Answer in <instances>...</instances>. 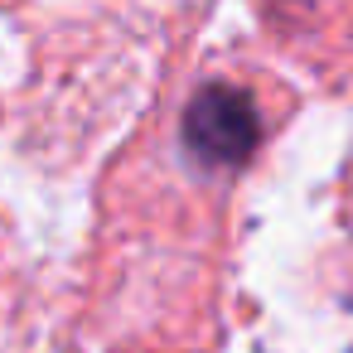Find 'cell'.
Here are the masks:
<instances>
[{"label":"cell","instance_id":"obj_1","mask_svg":"<svg viewBox=\"0 0 353 353\" xmlns=\"http://www.w3.org/2000/svg\"><path fill=\"white\" fill-rule=\"evenodd\" d=\"M271 131V107H261L256 88L218 78L203 83L184 112V150L208 174L242 170Z\"/></svg>","mask_w":353,"mask_h":353}]
</instances>
